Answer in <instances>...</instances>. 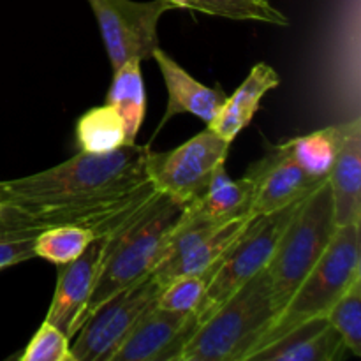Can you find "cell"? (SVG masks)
<instances>
[{"instance_id": "obj_16", "label": "cell", "mask_w": 361, "mask_h": 361, "mask_svg": "<svg viewBox=\"0 0 361 361\" xmlns=\"http://www.w3.org/2000/svg\"><path fill=\"white\" fill-rule=\"evenodd\" d=\"M279 85H281V76L274 67L264 62L256 63L245 81L236 88L235 94L226 99L221 111L208 127L226 141L233 143L235 137L252 122L254 115L259 109L261 99Z\"/></svg>"}, {"instance_id": "obj_3", "label": "cell", "mask_w": 361, "mask_h": 361, "mask_svg": "<svg viewBox=\"0 0 361 361\" xmlns=\"http://www.w3.org/2000/svg\"><path fill=\"white\" fill-rule=\"evenodd\" d=\"M277 316L264 268L197 326L178 361H249Z\"/></svg>"}, {"instance_id": "obj_24", "label": "cell", "mask_w": 361, "mask_h": 361, "mask_svg": "<svg viewBox=\"0 0 361 361\" xmlns=\"http://www.w3.org/2000/svg\"><path fill=\"white\" fill-rule=\"evenodd\" d=\"M41 231L0 210V271L35 257V240Z\"/></svg>"}, {"instance_id": "obj_15", "label": "cell", "mask_w": 361, "mask_h": 361, "mask_svg": "<svg viewBox=\"0 0 361 361\" xmlns=\"http://www.w3.org/2000/svg\"><path fill=\"white\" fill-rule=\"evenodd\" d=\"M349 349L326 317H316L264 345L249 361H337Z\"/></svg>"}, {"instance_id": "obj_26", "label": "cell", "mask_w": 361, "mask_h": 361, "mask_svg": "<svg viewBox=\"0 0 361 361\" xmlns=\"http://www.w3.org/2000/svg\"><path fill=\"white\" fill-rule=\"evenodd\" d=\"M207 289V281L201 275H182L168 282L159 295L155 305L175 312L196 314Z\"/></svg>"}, {"instance_id": "obj_12", "label": "cell", "mask_w": 361, "mask_h": 361, "mask_svg": "<svg viewBox=\"0 0 361 361\" xmlns=\"http://www.w3.org/2000/svg\"><path fill=\"white\" fill-rule=\"evenodd\" d=\"M104 243L106 236H97L76 259L59 267V282L46 323L59 328L69 341L80 330L81 316L94 291Z\"/></svg>"}, {"instance_id": "obj_5", "label": "cell", "mask_w": 361, "mask_h": 361, "mask_svg": "<svg viewBox=\"0 0 361 361\" xmlns=\"http://www.w3.org/2000/svg\"><path fill=\"white\" fill-rule=\"evenodd\" d=\"M360 277V224L338 226L328 249L296 289L288 305L279 314L275 323L261 341L257 351L302 323L326 316L328 310Z\"/></svg>"}, {"instance_id": "obj_19", "label": "cell", "mask_w": 361, "mask_h": 361, "mask_svg": "<svg viewBox=\"0 0 361 361\" xmlns=\"http://www.w3.org/2000/svg\"><path fill=\"white\" fill-rule=\"evenodd\" d=\"M106 104L111 106L122 116L129 143H136V136L147 111V94L140 60H130L113 71V81L106 95Z\"/></svg>"}, {"instance_id": "obj_8", "label": "cell", "mask_w": 361, "mask_h": 361, "mask_svg": "<svg viewBox=\"0 0 361 361\" xmlns=\"http://www.w3.org/2000/svg\"><path fill=\"white\" fill-rule=\"evenodd\" d=\"M231 143L207 129L169 152H148V180L159 192L187 204L207 190L214 173L226 164Z\"/></svg>"}, {"instance_id": "obj_22", "label": "cell", "mask_w": 361, "mask_h": 361, "mask_svg": "<svg viewBox=\"0 0 361 361\" xmlns=\"http://www.w3.org/2000/svg\"><path fill=\"white\" fill-rule=\"evenodd\" d=\"M97 236L81 226H53L42 229L35 240V257L62 267L76 259Z\"/></svg>"}, {"instance_id": "obj_25", "label": "cell", "mask_w": 361, "mask_h": 361, "mask_svg": "<svg viewBox=\"0 0 361 361\" xmlns=\"http://www.w3.org/2000/svg\"><path fill=\"white\" fill-rule=\"evenodd\" d=\"M324 317L341 335L349 353L361 356V277L353 282Z\"/></svg>"}, {"instance_id": "obj_4", "label": "cell", "mask_w": 361, "mask_h": 361, "mask_svg": "<svg viewBox=\"0 0 361 361\" xmlns=\"http://www.w3.org/2000/svg\"><path fill=\"white\" fill-rule=\"evenodd\" d=\"M337 228L334 196L326 178L298 204L267 267L279 314L321 259Z\"/></svg>"}, {"instance_id": "obj_18", "label": "cell", "mask_w": 361, "mask_h": 361, "mask_svg": "<svg viewBox=\"0 0 361 361\" xmlns=\"http://www.w3.org/2000/svg\"><path fill=\"white\" fill-rule=\"evenodd\" d=\"M249 221L250 219H238V221L219 226L215 231H212L207 238L196 243L192 249L173 257L171 261L161 264V267L154 268L150 275L157 279L162 286L175 281L176 277H182V275H203L235 242V238L242 233V229L245 228Z\"/></svg>"}, {"instance_id": "obj_9", "label": "cell", "mask_w": 361, "mask_h": 361, "mask_svg": "<svg viewBox=\"0 0 361 361\" xmlns=\"http://www.w3.org/2000/svg\"><path fill=\"white\" fill-rule=\"evenodd\" d=\"M92 7L113 71L130 60L152 59L159 48L157 25L173 9L168 0H87Z\"/></svg>"}, {"instance_id": "obj_13", "label": "cell", "mask_w": 361, "mask_h": 361, "mask_svg": "<svg viewBox=\"0 0 361 361\" xmlns=\"http://www.w3.org/2000/svg\"><path fill=\"white\" fill-rule=\"evenodd\" d=\"M337 226L361 222V120L342 123V140L328 173Z\"/></svg>"}, {"instance_id": "obj_11", "label": "cell", "mask_w": 361, "mask_h": 361, "mask_svg": "<svg viewBox=\"0 0 361 361\" xmlns=\"http://www.w3.org/2000/svg\"><path fill=\"white\" fill-rule=\"evenodd\" d=\"M197 326L194 312L150 307L111 361H178Z\"/></svg>"}, {"instance_id": "obj_17", "label": "cell", "mask_w": 361, "mask_h": 361, "mask_svg": "<svg viewBox=\"0 0 361 361\" xmlns=\"http://www.w3.org/2000/svg\"><path fill=\"white\" fill-rule=\"evenodd\" d=\"M252 182L245 175L240 180H231L222 164L212 176L207 190L200 197L187 203L185 210L217 226L238 219H252Z\"/></svg>"}, {"instance_id": "obj_2", "label": "cell", "mask_w": 361, "mask_h": 361, "mask_svg": "<svg viewBox=\"0 0 361 361\" xmlns=\"http://www.w3.org/2000/svg\"><path fill=\"white\" fill-rule=\"evenodd\" d=\"M183 208L185 204L159 192L147 207L106 236L97 281L80 326L106 300L154 270L162 245L182 217Z\"/></svg>"}, {"instance_id": "obj_6", "label": "cell", "mask_w": 361, "mask_h": 361, "mask_svg": "<svg viewBox=\"0 0 361 361\" xmlns=\"http://www.w3.org/2000/svg\"><path fill=\"white\" fill-rule=\"evenodd\" d=\"M300 203L302 200L271 214L250 219L226 252L201 275L207 281V289L196 310L200 324L233 293L268 267L279 238Z\"/></svg>"}, {"instance_id": "obj_1", "label": "cell", "mask_w": 361, "mask_h": 361, "mask_svg": "<svg viewBox=\"0 0 361 361\" xmlns=\"http://www.w3.org/2000/svg\"><path fill=\"white\" fill-rule=\"evenodd\" d=\"M150 147L108 154L78 152L69 161L0 182V210L37 229L81 226L108 236L159 194L147 173Z\"/></svg>"}, {"instance_id": "obj_23", "label": "cell", "mask_w": 361, "mask_h": 361, "mask_svg": "<svg viewBox=\"0 0 361 361\" xmlns=\"http://www.w3.org/2000/svg\"><path fill=\"white\" fill-rule=\"evenodd\" d=\"M342 140V123L335 127H326L309 136L291 140L293 152L300 164L316 178H328L331 164L337 155L338 145Z\"/></svg>"}, {"instance_id": "obj_14", "label": "cell", "mask_w": 361, "mask_h": 361, "mask_svg": "<svg viewBox=\"0 0 361 361\" xmlns=\"http://www.w3.org/2000/svg\"><path fill=\"white\" fill-rule=\"evenodd\" d=\"M152 59L157 62L159 69H161L169 95L168 109L159 123L157 133L169 122V118L180 115V113H190L203 120L207 126H210L217 113L221 111L228 95L219 88H210L200 83L161 48L155 49Z\"/></svg>"}, {"instance_id": "obj_21", "label": "cell", "mask_w": 361, "mask_h": 361, "mask_svg": "<svg viewBox=\"0 0 361 361\" xmlns=\"http://www.w3.org/2000/svg\"><path fill=\"white\" fill-rule=\"evenodd\" d=\"M173 9H190L200 11L204 14L229 18V20H247L263 21L270 25L289 23L288 18L271 6L270 0H168Z\"/></svg>"}, {"instance_id": "obj_20", "label": "cell", "mask_w": 361, "mask_h": 361, "mask_svg": "<svg viewBox=\"0 0 361 361\" xmlns=\"http://www.w3.org/2000/svg\"><path fill=\"white\" fill-rule=\"evenodd\" d=\"M76 141L80 152L87 154H108L130 145L122 116L108 104L90 109L78 120Z\"/></svg>"}, {"instance_id": "obj_10", "label": "cell", "mask_w": 361, "mask_h": 361, "mask_svg": "<svg viewBox=\"0 0 361 361\" xmlns=\"http://www.w3.org/2000/svg\"><path fill=\"white\" fill-rule=\"evenodd\" d=\"M245 176L254 187L250 204L252 217L298 203L326 180L316 178L300 164L289 141L270 148L268 154L245 173Z\"/></svg>"}, {"instance_id": "obj_27", "label": "cell", "mask_w": 361, "mask_h": 361, "mask_svg": "<svg viewBox=\"0 0 361 361\" xmlns=\"http://www.w3.org/2000/svg\"><path fill=\"white\" fill-rule=\"evenodd\" d=\"M21 361H73L71 356L69 338L49 323H42L41 328L35 331L34 338L23 355Z\"/></svg>"}, {"instance_id": "obj_7", "label": "cell", "mask_w": 361, "mask_h": 361, "mask_svg": "<svg viewBox=\"0 0 361 361\" xmlns=\"http://www.w3.org/2000/svg\"><path fill=\"white\" fill-rule=\"evenodd\" d=\"M162 289L164 286L148 274L99 305L78 330L71 348L73 361H111Z\"/></svg>"}]
</instances>
